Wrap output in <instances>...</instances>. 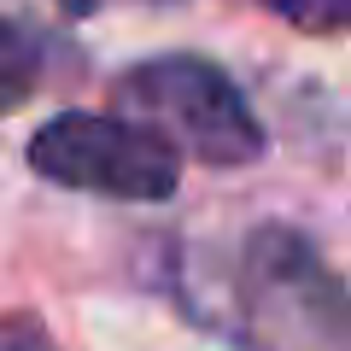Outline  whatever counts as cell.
<instances>
[{
    "mask_svg": "<svg viewBox=\"0 0 351 351\" xmlns=\"http://www.w3.org/2000/svg\"><path fill=\"white\" fill-rule=\"evenodd\" d=\"M117 112L152 129L176 158L188 152V158L217 164V170L258 164L269 147V135H263L258 112L246 106V94L234 88V76L199 53H158V59L129 64L117 76Z\"/></svg>",
    "mask_w": 351,
    "mask_h": 351,
    "instance_id": "2",
    "label": "cell"
},
{
    "mask_svg": "<svg viewBox=\"0 0 351 351\" xmlns=\"http://www.w3.org/2000/svg\"><path fill=\"white\" fill-rule=\"evenodd\" d=\"M205 293H182L211 328L246 351H351L346 281L304 228L258 223L211 252Z\"/></svg>",
    "mask_w": 351,
    "mask_h": 351,
    "instance_id": "1",
    "label": "cell"
},
{
    "mask_svg": "<svg viewBox=\"0 0 351 351\" xmlns=\"http://www.w3.org/2000/svg\"><path fill=\"white\" fill-rule=\"evenodd\" d=\"M29 170L94 199L164 205L182 188V158L123 112H59L29 135Z\"/></svg>",
    "mask_w": 351,
    "mask_h": 351,
    "instance_id": "3",
    "label": "cell"
},
{
    "mask_svg": "<svg viewBox=\"0 0 351 351\" xmlns=\"http://www.w3.org/2000/svg\"><path fill=\"white\" fill-rule=\"evenodd\" d=\"M263 6L304 36H339L351 24V0H263Z\"/></svg>",
    "mask_w": 351,
    "mask_h": 351,
    "instance_id": "5",
    "label": "cell"
},
{
    "mask_svg": "<svg viewBox=\"0 0 351 351\" xmlns=\"http://www.w3.org/2000/svg\"><path fill=\"white\" fill-rule=\"evenodd\" d=\"M41 64H47L41 36L29 24H18V18H0V117L18 112V106L36 94Z\"/></svg>",
    "mask_w": 351,
    "mask_h": 351,
    "instance_id": "4",
    "label": "cell"
},
{
    "mask_svg": "<svg viewBox=\"0 0 351 351\" xmlns=\"http://www.w3.org/2000/svg\"><path fill=\"white\" fill-rule=\"evenodd\" d=\"M59 6H64L71 18H94L100 6H112V0H59ZM135 6H164V0H135Z\"/></svg>",
    "mask_w": 351,
    "mask_h": 351,
    "instance_id": "6",
    "label": "cell"
}]
</instances>
